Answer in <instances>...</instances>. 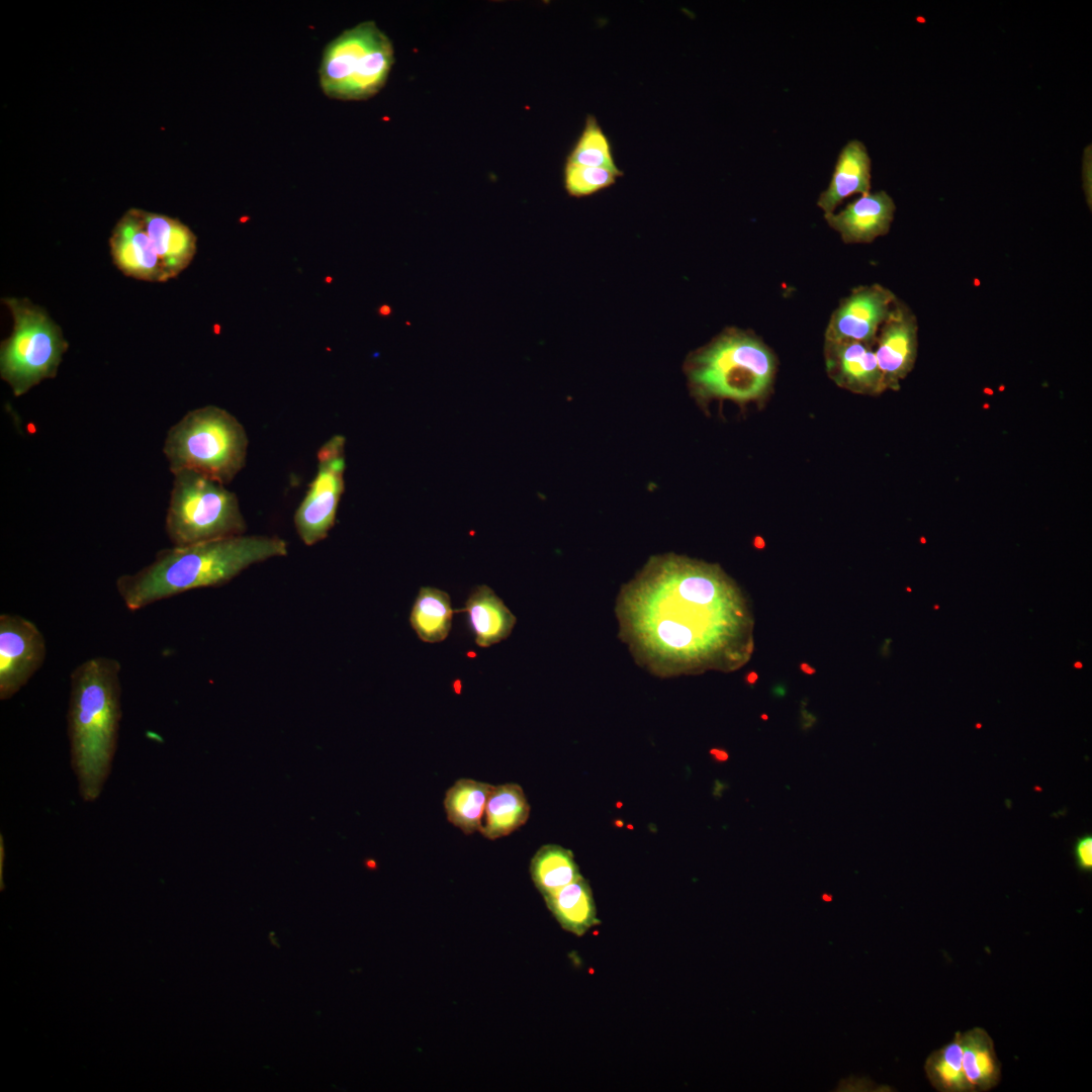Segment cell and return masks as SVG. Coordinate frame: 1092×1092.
<instances>
[{"label":"cell","instance_id":"cell-1","mask_svg":"<svg viewBox=\"0 0 1092 1092\" xmlns=\"http://www.w3.org/2000/svg\"><path fill=\"white\" fill-rule=\"evenodd\" d=\"M619 638L660 677L733 671L754 650L746 600L718 565L675 553L651 556L616 600Z\"/></svg>","mask_w":1092,"mask_h":1092},{"label":"cell","instance_id":"cell-2","mask_svg":"<svg viewBox=\"0 0 1092 1092\" xmlns=\"http://www.w3.org/2000/svg\"><path fill=\"white\" fill-rule=\"evenodd\" d=\"M286 554L285 540L264 535L173 545L139 571L120 575L115 585L126 608L136 611L191 589L223 585L251 565Z\"/></svg>","mask_w":1092,"mask_h":1092},{"label":"cell","instance_id":"cell-3","mask_svg":"<svg viewBox=\"0 0 1092 1092\" xmlns=\"http://www.w3.org/2000/svg\"><path fill=\"white\" fill-rule=\"evenodd\" d=\"M120 663L89 658L70 675L67 714L71 765L85 802L101 795L117 748L121 720Z\"/></svg>","mask_w":1092,"mask_h":1092},{"label":"cell","instance_id":"cell-4","mask_svg":"<svg viewBox=\"0 0 1092 1092\" xmlns=\"http://www.w3.org/2000/svg\"><path fill=\"white\" fill-rule=\"evenodd\" d=\"M682 369L699 404L725 399L747 403L761 401L770 393L777 360L754 333L728 327L691 352Z\"/></svg>","mask_w":1092,"mask_h":1092},{"label":"cell","instance_id":"cell-5","mask_svg":"<svg viewBox=\"0 0 1092 1092\" xmlns=\"http://www.w3.org/2000/svg\"><path fill=\"white\" fill-rule=\"evenodd\" d=\"M248 446L246 430L235 416L205 405L169 429L163 452L172 474L190 470L225 485L244 468Z\"/></svg>","mask_w":1092,"mask_h":1092},{"label":"cell","instance_id":"cell-6","mask_svg":"<svg viewBox=\"0 0 1092 1092\" xmlns=\"http://www.w3.org/2000/svg\"><path fill=\"white\" fill-rule=\"evenodd\" d=\"M394 63L389 37L372 20L344 30L323 52L320 85L330 98L365 100L385 85Z\"/></svg>","mask_w":1092,"mask_h":1092},{"label":"cell","instance_id":"cell-7","mask_svg":"<svg viewBox=\"0 0 1092 1092\" xmlns=\"http://www.w3.org/2000/svg\"><path fill=\"white\" fill-rule=\"evenodd\" d=\"M166 533L175 546L245 534L247 524L235 492L190 470L173 473Z\"/></svg>","mask_w":1092,"mask_h":1092},{"label":"cell","instance_id":"cell-8","mask_svg":"<svg viewBox=\"0 0 1092 1092\" xmlns=\"http://www.w3.org/2000/svg\"><path fill=\"white\" fill-rule=\"evenodd\" d=\"M13 317V331L1 342L0 375L15 396L57 375L68 349L60 327L43 308L26 298L2 299Z\"/></svg>","mask_w":1092,"mask_h":1092},{"label":"cell","instance_id":"cell-9","mask_svg":"<svg viewBox=\"0 0 1092 1092\" xmlns=\"http://www.w3.org/2000/svg\"><path fill=\"white\" fill-rule=\"evenodd\" d=\"M345 467V438L334 435L318 449L316 474L294 514L297 534L307 546L327 538L335 525Z\"/></svg>","mask_w":1092,"mask_h":1092},{"label":"cell","instance_id":"cell-10","mask_svg":"<svg viewBox=\"0 0 1092 1092\" xmlns=\"http://www.w3.org/2000/svg\"><path fill=\"white\" fill-rule=\"evenodd\" d=\"M46 640L28 619L10 614L0 616V699L19 692L46 659Z\"/></svg>","mask_w":1092,"mask_h":1092},{"label":"cell","instance_id":"cell-11","mask_svg":"<svg viewBox=\"0 0 1092 1092\" xmlns=\"http://www.w3.org/2000/svg\"><path fill=\"white\" fill-rule=\"evenodd\" d=\"M896 301L891 290L877 283L854 288L832 312L825 340L855 341L873 347Z\"/></svg>","mask_w":1092,"mask_h":1092},{"label":"cell","instance_id":"cell-12","mask_svg":"<svg viewBox=\"0 0 1092 1092\" xmlns=\"http://www.w3.org/2000/svg\"><path fill=\"white\" fill-rule=\"evenodd\" d=\"M917 332L915 314L897 299L878 332L874 350L887 389H898L900 381L913 369L918 348Z\"/></svg>","mask_w":1092,"mask_h":1092},{"label":"cell","instance_id":"cell-13","mask_svg":"<svg viewBox=\"0 0 1092 1092\" xmlns=\"http://www.w3.org/2000/svg\"><path fill=\"white\" fill-rule=\"evenodd\" d=\"M109 245L115 266L126 276L150 282L169 280L144 228L139 208H130L120 217Z\"/></svg>","mask_w":1092,"mask_h":1092},{"label":"cell","instance_id":"cell-14","mask_svg":"<svg viewBox=\"0 0 1092 1092\" xmlns=\"http://www.w3.org/2000/svg\"><path fill=\"white\" fill-rule=\"evenodd\" d=\"M824 357L827 375L839 387L867 395L887 389L873 347L855 341L825 340Z\"/></svg>","mask_w":1092,"mask_h":1092},{"label":"cell","instance_id":"cell-15","mask_svg":"<svg viewBox=\"0 0 1092 1092\" xmlns=\"http://www.w3.org/2000/svg\"><path fill=\"white\" fill-rule=\"evenodd\" d=\"M895 209L893 198L881 190L863 194L839 212L825 214L824 217L844 243L864 244L889 232Z\"/></svg>","mask_w":1092,"mask_h":1092},{"label":"cell","instance_id":"cell-16","mask_svg":"<svg viewBox=\"0 0 1092 1092\" xmlns=\"http://www.w3.org/2000/svg\"><path fill=\"white\" fill-rule=\"evenodd\" d=\"M871 169L872 161L864 144L858 140L847 142L837 156L827 188L817 200L824 215L833 213L845 198L869 193Z\"/></svg>","mask_w":1092,"mask_h":1092},{"label":"cell","instance_id":"cell-17","mask_svg":"<svg viewBox=\"0 0 1092 1092\" xmlns=\"http://www.w3.org/2000/svg\"><path fill=\"white\" fill-rule=\"evenodd\" d=\"M140 215L168 278L176 277L195 255V235L186 224L168 215L142 209Z\"/></svg>","mask_w":1092,"mask_h":1092},{"label":"cell","instance_id":"cell-18","mask_svg":"<svg viewBox=\"0 0 1092 1092\" xmlns=\"http://www.w3.org/2000/svg\"><path fill=\"white\" fill-rule=\"evenodd\" d=\"M468 626L479 647H489L507 639L517 622L514 614L487 585L476 586L465 606Z\"/></svg>","mask_w":1092,"mask_h":1092},{"label":"cell","instance_id":"cell-19","mask_svg":"<svg viewBox=\"0 0 1092 1092\" xmlns=\"http://www.w3.org/2000/svg\"><path fill=\"white\" fill-rule=\"evenodd\" d=\"M544 900L560 926L577 936L600 924L590 886L583 877L545 896Z\"/></svg>","mask_w":1092,"mask_h":1092},{"label":"cell","instance_id":"cell-20","mask_svg":"<svg viewBox=\"0 0 1092 1092\" xmlns=\"http://www.w3.org/2000/svg\"><path fill=\"white\" fill-rule=\"evenodd\" d=\"M963 1070L972 1092L995 1088L1001 1080V1063L994 1041L983 1027L961 1033Z\"/></svg>","mask_w":1092,"mask_h":1092},{"label":"cell","instance_id":"cell-21","mask_svg":"<svg viewBox=\"0 0 1092 1092\" xmlns=\"http://www.w3.org/2000/svg\"><path fill=\"white\" fill-rule=\"evenodd\" d=\"M529 814L530 805L520 785L493 786L480 832L491 840L510 835L527 822Z\"/></svg>","mask_w":1092,"mask_h":1092},{"label":"cell","instance_id":"cell-22","mask_svg":"<svg viewBox=\"0 0 1092 1092\" xmlns=\"http://www.w3.org/2000/svg\"><path fill=\"white\" fill-rule=\"evenodd\" d=\"M493 786L460 779L446 792L444 808L448 821L465 834L480 831L487 799Z\"/></svg>","mask_w":1092,"mask_h":1092},{"label":"cell","instance_id":"cell-23","mask_svg":"<svg viewBox=\"0 0 1092 1092\" xmlns=\"http://www.w3.org/2000/svg\"><path fill=\"white\" fill-rule=\"evenodd\" d=\"M453 614L450 596L446 592L424 586L414 602L410 623L422 641L437 643L449 635Z\"/></svg>","mask_w":1092,"mask_h":1092},{"label":"cell","instance_id":"cell-24","mask_svg":"<svg viewBox=\"0 0 1092 1092\" xmlns=\"http://www.w3.org/2000/svg\"><path fill=\"white\" fill-rule=\"evenodd\" d=\"M530 874L543 897L582 877L572 851L557 844H546L537 850L530 863Z\"/></svg>","mask_w":1092,"mask_h":1092},{"label":"cell","instance_id":"cell-25","mask_svg":"<svg viewBox=\"0 0 1092 1092\" xmlns=\"http://www.w3.org/2000/svg\"><path fill=\"white\" fill-rule=\"evenodd\" d=\"M961 1033L957 1031L951 1040L933 1051L925 1061V1075L939 1092H972L963 1070Z\"/></svg>","mask_w":1092,"mask_h":1092},{"label":"cell","instance_id":"cell-26","mask_svg":"<svg viewBox=\"0 0 1092 1092\" xmlns=\"http://www.w3.org/2000/svg\"><path fill=\"white\" fill-rule=\"evenodd\" d=\"M611 142L598 119L588 114L584 127L569 152L565 163L600 167L612 171L618 177L624 172L615 162Z\"/></svg>","mask_w":1092,"mask_h":1092},{"label":"cell","instance_id":"cell-27","mask_svg":"<svg viewBox=\"0 0 1092 1092\" xmlns=\"http://www.w3.org/2000/svg\"><path fill=\"white\" fill-rule=\"evenodd\" d=\"M617 175L600 167L565 163L563 183L567 194L581 198L592 196L616 183Z\"/></svg>","mask_w":1092,"mask_h":1092},{"label":"cell","instance_id":"cell-28","mask_svg":"<svg viewBox=\"0 0 1092 1092\" xmlns=\"http://www.w3.org/2000/svg\"><path fill=\"white\" fill-rule=\"evenodd\" d=\"M1075 855L1078 868L1081 871L1090 872L1092 869V837L1084 836L1081 838L1076 847Z\"/></svg>","mask_w":1092,"mask_h":1092},{"label":"cell","instance_id":"cell-29","mask_svg":"<svg viewBox=\"0 0 1092 1092\" xmlns=\"http://www.w3.org/2000/svg\"><path fill=\"white\" fill-rule=\"evenodd\" d=\"M710 753L713 756V758L716 761H719V762L726 761L729 758L728 753L726 751L722 750V749L713 748V749H711Z\"/></svg>","mask_w":1092,"mask_h":1092},{"label":"cell","instance_id":"cell-30","mask_svg":"<svg viewBox=\"0 0 1092 1092\" xmlns=\"http://www.w3.org/2000/svg\"><path fill=\"white\" fill-rule=\"evenodd\" d=\"M800 669H801L802 672H804L806 674H809V675L814 674L816 672V669L811 664H809L807 662L800 663Z\"/></svg>","mask_w":1092,"mask_h":1092},{"label":"cell","instance_id":"cell-31","mask_svg":"<svg viewBox=\"0 0 1092 1092\" xmlns=\"http://www.w3.org/2000/svg\"><path fill=\"white\" fill-rule=\"evenodd\" d=\"M745 679H746L747 684L752 686V685L756 684V681L758 679V674L755 671H750V672H748L746 674Z\"/></svg>","mask_w":1092,"mask_h":1092},{"label":"cell","instance_id":"cell-32","mask_svg":"<svg viewBox=\"0 0 1092 1092\" xmlns=\"http://www.w3.org/2000/svg\"><path fill=\"white\" fill-rule=\"evenodd\" d=\"M822 899H823V901H825V902H830V901L832 900V897H831V895H829V894H823V895H822Z\"/></svg>","mask_w":1092,"mask_h":1092},{"label":"cell","instance_id":"cell-33","mask_svg":"<svg viewBox=\"0 0 1092 1092\" xmlns=\"http://www.w3.org/2000/svg\"><path fill=\"white\" fill-rule=\"evenodd\" d=\"M1075 666L1076 667H1082V664H1081V662H1076Z\"/></svg>","mask_w":1092,"mask_h":1092},{"label":"cell","instance_id":"cell-34","mask_svg":"<svg viewBox=\"0 0 1092 1092\" xmlns=\"http://www.w3.org/2000/svg\"><path fill=\"white\" fill-rule=\"evenodd\" d=\"M761 718H762V719H764V720H766V719H767V716H766V715H764V714H762V715H761Z\"/></svg>","mask_w":1092,"mask_h":1092}]
</instances>
